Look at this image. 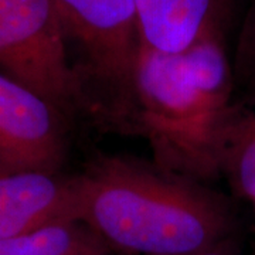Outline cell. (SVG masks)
Segmentation results:
<instances>
[{
	"instance_id": "6da1fadb",
	"label": "cell",
	"mask_w": 255,
	"mask_h": 255,
	"mask_svg": "<svg viewBox=\"0 0 255 255\" xmlns=\"http://www.w3.org/2000/svg\"><path fill=\"white\" fill-rule=\"evenodd\" d=\"M78 220L112 248L145 255L219 250L236 228L228 200L200 182L121 156L73 176Z\"/></svg>"
},
{
	"instance_id": "7a4b0ae2",
	"label": "cell",
	"mask_w": 255,
	"mask_h": 255,
	"mask_svg": "<svg viewBox=\"0 0 255 255\" xmlns=\"http://www.w3.org/2000/svg\"><path fill=\"white\" fill-rule=\"evenodd\" d=\"M224 38L180 53L142 44L135 73L133 128L147 139L155 164L196 182L220 174V149L237 105Z\"/></svg>"
},
{
	"instance_id": "3957f363",
	"label": "cell",
	"mask_w": 255,
	"mask_h": 255,
	"mask_svg": "<svg viewBox=\"0 0 255 255\" xmlns=\"http://www.w3.org/2000/svg\"><path fill=\"white\" fill-rule=\"evenodd\" d=\"M67 44L77 51L75 74L87 111L133 127L135 73L142 47L135 0H53Z\"/></svg>"
},
{
	"instance_id": "277c9868",
	"label": "cell",
	"mask_w": 255,
	"mask_h": 255,
	"mask_svg": "<svg viewBox=\"0 0 255 255\" xmlns=\"http://www.w3.org/2000/svg\"><path fill=\"white\" fill-rule=\"evenodd\" d=\"M0 71L65 117L87 111L53 0H0Z\"/></svg>"
},
{
	"instance_id": "5b68a950",
	"label": "cell",
	"mask_w": 255,
	"mask_h": 255,
	"mask_svg": "<svg viewBox=\"0 0 255 255\" xmlns=\"http://www.w3.org/2000/svg\"><path fill=\"white\" fill-rule=\"evenodd\" d=\"M65 115L0 73V176L58 174L67 155Z\"/></svg>"
},
{
	"instance_id": "8992f818",
	"label": "cell",
	"mask_w": 255,
	"mask_h": 255,
	"mask_svg": "<svg viewBox=\"0 0 255 255\" xmlns=\"http://www.w3.org/2000/svg\"><path fill=\"white\" fill-rule=\"evenodd\" d=\"M67 221H80L73 176H0V241Z\"/></svg>"
},
{
	"instance_id": "52a82bcc",
	"label": "cell",
	"mask_w": 255,
	"mask_h": 255,
	"mask_svg": "<svg viewBox=\"0 0 255 255\" xmlns=\"http://www.w3.org/2000/svg\"><path fill=\"white\" fill-rule=\"evenodd\" d=\"M142 44L180 53L207 38H224L234 0H135Z\"/></svg>"
},
{
	"instance_id": "ba28073f",
	"label": "cell",
	"mask_w": 255,
	"mask_h": 255,
	"mask_svg": "<svg viewBox=\"0 0 255 255\" xmlns=\"http://www.w3.org/2000/svg\"><path fill=\"white\" fill-rule=\"evenodd\" d=\"M112 247L84 221H67L0 241V255H111Z\"/></svg>"
},
{
	"instance_id": "9c48e42d",
	"label": "cell",
	"mask_w": 255,
	"mask_h": 255,
	"mask_svg": "<svg viewBox=\"0 0 255 255\" xmlns=\"http://www.w3.org/2000/svg\"><path fill=\"white\" fill-rule=\"evenodd\" d=\"M220 174L234 191L255 203V105H237L220 149Z\"/></svg>"
},
{
	"instance_id": "30bf717a",
	"label": "cell",
	"mask_w": 255,
	"mask_h": 255,
	"mask_svg": "<svg viewBox=\"0 0 255 255\" xmlns=\"http://www.w3.org/2000/svg\"><path fill=\"white\" fill-rule=\"evenodd\" d=\"M234 82L243 90L248 105H255V0H251L240 31L234 63Z\"/></svg>"
},
{
	"instance_id": "8fae6325",
	"label": "cell",
	"mask_w": 255,
	"mask_h": 255,
	"mask_svg": "<svg viewBox=\"0 0 255 255\" xmlns=\"http://www.w3.org/2000/svg\"><path fill=\"white\" fill-rule=\"evenodd\" d=\"M193 255H234L231 253H228L226 250H211V251H204V253H199V254H193Z\"/></svg>"
},
{
	"instance_id": "7c38bea8",
	"label": "cell",
	"mask_w": 255,
	"mask_h": 255,
	"mask_svg": "<svg viewBox=\"0 0 255 255\" xmlns=\"http://www.w3.org/2000/svg\"><path fill=\"white\" fill-rule=\"evenodd\" d=\"M254 207H255V203H254Z\"/></svg>"
}]
</instances>
